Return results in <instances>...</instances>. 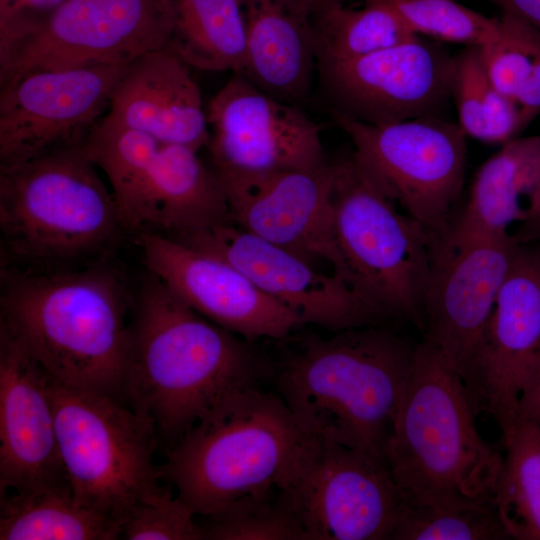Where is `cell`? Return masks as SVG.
Returning <instances> with one entry per match:
<instances>
[{"mask_svg":"<svg viewBox=\"0 0 540 540\" xmlns=\"http://www.w3.org/2000/svg\"><path fill=\"white\" fill-rule=\"evenodd\" d=\"M518 417L540 426V351L521 389L518 400Z\"/></svg>","mask_w":540,"mask_h":540,"instance_id":"obj_37","label":"cell"},{"mask_svg":"<svg viewBox=\"0 0 540 540\" xmlns=\"http://www.w3.org/2000/svg\"><path fill=\"white\" fill-rule=\"evenodd\" d=\"M210 166L220 182L325 166L323 126L237 73L206 108Z\"/></svg>","mask_w":540,"mask_h":540,"instance_id":"obj_13","label":"cell"},{"mask_svg":"<svg viewBox=\"0 0 540 540\" xmlns=\"http://www.w3.org/2000/svg\"><path fill=\"white\" fill-rule=\"evenodd\" d=\"M479 50L489 80L518 104L525 126L540 114V31L503 13L497 36Z\"/></svg>","mask_w":540,"mask_h":540,"instance_id":"obj_30","label":"cell"},{"mask_svg":"<svg viewBox=\"0 0 540 540\" xmlns=\"http://www.w3.org/2000/svg\"><path fill=\"white\" fill-rule=\"evenodd\" d=\"M59 453L75 498L121 525L164 487L153 421L110 396L72 389L50 377Z\"/></svg>","mask_w":540,"mask_h":540,"instance_id":"obj_8","label":"cell"},{"mask_svg":"<svg viewBox=\"0 0 540 540\" xmlns=\"http://www.w3.org/2000/svg\"><path fill=\"white\" fill-rule=\"evenodd\" d=\"M331 170L334 233L351 287L379 318H405L423 329L429 235L397 210L353 153Z\"/></svg>","mask_w":540,"mask_h":540,"instance_id":"obj_7","label":"cell"},{"mask_svg":"<svg viewBox=\"0 0 540 540\" xmlns=\"http://www.w3.org/2000/svg\"><path fill=\"white\" fill-rule=\"evenodd\" d=\"M455 59L420 36L344 62L316 78L333 118L386 124L437 112L452 95Z\"/></svg>","mask_w":540,"mask_h":540,"instance_id":"obj_15","label":"cell"},{"mask_svg":"<svg viewBox=\"0 0 540 540\" xmlns=\"http://www.w3.org/2000/svg\"><path fill=\"white\" fill-rule=\"evenodd\" d=\"M540 351V249L519 247L498 293L478 363L482 409L501 432L519 419L518 400Z\"/></svg>","mask_w":540,"mask_h":540,"instance_id":"obj_20","label":"cell"},{"mask_svg":"<svg viewBox=\"0 0 540 540\" xmlns=\"http://www.w3.org/2000/svg\"><path fill=\"white\" fill-rule=\"evenodd\" d=\"M169 47L190 67L232 74L246 66V26L241 0H173Z\"/></svg>","mask_w":540,"mask_h":540,"instance_id":"obj_26","label":"cell"},{"mask_svg":"<svg viewBox=\"0 0 540 540\" xmlns=\"http://www.w3.org/2000/svg\"><path fill=\"white\" fill-rule=\"evenodd\" d=\"M199 518L201 540H308L279 493Z\"/></svg>","mask_w":540,"mask_h":540,"instance_id":"obj_33","label":"cell"},{"mask_svg":"<svg viewBox=\"0 0 540 540\" xmlns=\"http://www.w3.org/2000/svg\"><path fill=\"white\" fill-rule=\"evenodd\" d=\"M416 345L373 325L308 335L271 365L275 392L309 436L385 461Z\"/></svg>","mask_w":540,"mask_h":540,"instance_id":"obj_3","label":"cell"},{"mask_svg":"<svg viewBox=\"0 0 540 540\" xmlns=\"http://www.w3.org/2000/svg\"><path fill=\"white\" fill-rule=\"evenodd\" d=\"M312 438L275 391L251 386L201 417L165 454L159 475L197 517L208 516L279 493Z\"/></svg>","mask_w":540,"mask_h":540,"instance_id":"obj_4","label":"cell"},{"mask_svg":"<svg viewBox=\"0 0 540 540\" xmlns=\"http://www.w3.org/2000/svg\"><path fill=\"white\" fill-rule=\"evenodd\" d=\"M331 163L222 182L231 222L283 247L351 286L339 251L331 205ZM354 290V289H353Z\"/></svg>","mask_w":540,"mask_h":540,"instance_id":"obj_17","label":"cell"},{"mask_svg":"<svg viewBox=\"0 0 540 540\" xmlns=\"http://www.w3.org/2000/svg\"><path fill=\"white\" fill-rule=\"evenodd\" d=\"M461 377L428 341L417 343L384 457L405 500L496 503L502 453L480 435Z\"/></svg>","mask_w":540,"mask_h":540,"instance_id":"obj_5","label":"cell"},{"mask_svg":"<svg viewBox=\"0 0 540 540\" xmlns=\"http://www.w3.org/2000/svg\"><path fill=\"white\" fill-rule=\"evenodd\" d=\"M334 120L385 193L430 238L444 232L464 182L466 135L460 126L437 116L386 124Z\"/></svg>","mask_w":540,"mask_h":540,"instance_id":"obj_9","label":"cell"},{"mask_svg":"<svg viewBox=\"0 0 540 540\" xmlns=\"http://www.w3.org/2000/svg\"><path fill=\"white\" fill-rule=\"evenodd\" d=\"M245 75L267 94L301 108L316 77L311 14L304 0H241Z\"/></svg>","mask_w":540,"mask_h":540,"instance_id":"obj_22","label":"cell"},{"mask_svg":"<svg viewBox=\"0 0 540 540\" xmlns=\"http://www.w3.org/2000/svg\"><path fill=\"white\" fill-rule=\"evenodd\" d=\"M540 205V137L512 139L477 171L459 217L437 235L449 243L511 235Z\"/></svg>","mask_w":540,"mask_h":540,"instance_id":"obj_23","label":"cell"},{"mask_svg":"<svg viewBox=\"0 0 540 540\" xmlns=\"http://www.w3.org/2000/svg\"><path fill=\"white\" fill-rule=\"evenodd\" d=\"M122 525L78 501L69 483L0 495V540H115Z\"/></svg>","mask_w":540,"mask_h":540,"instance_id":"obj_25","label":"cell"},{"mask_svg":"<svg viewBox=\"0 0 540 540\" xmlns=\"http://www.w3.org/2000/svg\"><path fill=\"white\" fill-rule=\"evenodd\" d=\"M452 95L465 135L506 143L524 127L518 104L489 80L478 47H468L455 58Z\"/></svg>","mask_w":540,"mask_h":540,"instance_id":"obj_31","label":"cell"},{"mask_svg":"<svg viewBox=\"0 0 540 540\" xmlns=\"http://www.w3.org/2000/svg\"><path fill=\"white\" fill-rule=\"evenodd\" d=\"M309 10L317 65L357 59L417 37L384 1L361 7L327 2Z\"/></svg>","mask_w":540,"mask_h":540,"instance_id":"obj_27","label":"cell"},{"mask_svg":"<svg viewBox=\"0 0 540 540\" xmlns=\"http://www.w3.org/2000/svg\"><path fill=\"white\" fill-rule=\"evenodd\" d=\"M497 505L438 506L405 500L391 540H506Z\"/></svg>","mask_w":540,"mask_h":540,"instance_id":"obj_32","label":"cell"},{"mask_svg":"<svg viewBox=\"0 0 540 540\" xmlns=\"http://www.w3.org/2000/svg\"><path fill=\"white\" fill-rule=\"evenodd\" d=\"M127 65L35 70L0 87V168L82 146Z\"/></svg>","mask_w":540,"mask_h":540,"instance_id":"obj_14","label":"cell"},{"mask_svg":"<svg viewBox=\"0 0 540 540\" xmlns=\"http://www.w3.org/2000/svg\"><path fill=\"white\" fill-rule=\"evenodd\" d=\"M136 237L148 272L215 324L250 341L285 339L302 324L225 259L151 231Z\"/></svg>","mask_w":540,"mask_h":540,"instance_id":"obj_18","label":"cell"},{"mask_svg":"<svg viewBox=\"0 0 540 540\" xmlns=\"http://www.w3.org/2000/svg\"><path fill=\"white\" fill-rule=\"evenodd\" d=\"M173 0H66L0 69V87L35 70L127 65L169 46Z\"/></svg>","mask_w":540,"mask_h":540,"instance_id":"obj_12","label":"cell"},{"mask_svg":"<svg viewBox=\"0 0 540 540\" xmlns=\"http://www.w3.org/2000/svg\"><path fill=\"white\" fill-rule=\"evenodd\" d=\"M522 242L515 235L449 243L430 238L424 340L461 377L482 410L478 363L498 293Z\"/></svg>","mask_w":540,"mask_h":540,"instance_id":"obj_11","label":"cell"},{"mask_svg":"<svg viewBox=\"0 0 540 540\" xmlns=\"http://www.w3.org/2000/svg\"><path fill=\"white\" fill-rule=\"evenodd\" d=\"M66 0H0V69Z\"/></svg>","mask_w":540,"mask_h":540,"instance_id":"obj_36","label":"cell"},{"mask_svg":"<svg viewBox=\"0 0 540 540\" xmlns=\"http://www.w3.org/2000/svg\"><path fill=\"white\" fill-rule=\"evenodd\" d=\"M190 68L169 46L135 59L128 64L104 117L161 143L199 151L208 144L209 126Z\"/></svg>","mask_w":540,"mask_h":540,"instance_id":"obj_21","label":"cell"},{"mask_svg":"<svg viewBox=\"0 0 540 540\" xmlns=\"http://www.w3.org/2000/svg\"><path fill=\"white\" fill-rule=\"evenodd\" d=\"M523 231L515 235L521 242L529 238L540 239V205L531 217L523 223Z\"/></svg>","mask_w":540,"mask_h":540,"instance_id":"obj_39","label":"cell"},{"mask_svg":"<svg viewBox=\"0 0 540 540\" xmlns=\"http://www.w3.org/2000/svg\"><path fill=\"white\" fill-rule=\"evenodd\" d=\"M279 497L308 540L391 539L404 501L383 459L316 438Z\"/></svg>","mask_w":540,"mask_h":540,"instance_id":"obj_10","label":"cell"},{"mask_svg":"<svg viewBox=\"0 0 540 540\" xmlns=\"http://www.w3.org/2000/svg\"><path fill=\"white\" fill-rule=\"evenodd\" d=\"M0 325L59 384L125 401L133 298L113 268L5 269Z\"/></svg>","mask_w":540,"mask_h":540,"instance_id":"obj_2","label":"cell"},{"mask_svg":"<svg viewBox=\"0 0 540 540\" xmlns=\"http://www.w3.org/2000/svg\"><path fill=\"white\" fill-rule=\"evenodd\" d=\"M161 142L105 117L82 145L88 158L106 175L127 232L136 234L149 172Z\"/></svg>","mask_w":540,"mask_h":540,"instance_id":"obj_28","label":"cell"},{"mask_svg":"<svg viewBox=\"0 0 540 540\" xmlns=\"http://www.w3.org/2000/svg\"><path fill=\"white\" fill-rule=\"evenodd\" d=\"M417 36L482 47L500 29V18L480 14L455 0H386Z\"/></svg>","mask_w":540,"mask_h":540,"instance_id":"obj_34","label":"cell"},{"mask_svg":"<svg viewBox=\"0 0 540 540\" xmlns=\"http://www.w3.org/2000/svg\"><path fill=\"white\" fill-rule=\"evenodd\" d=\"M345 1H347V0H304L306 5L308 6V8H311V7L319 5V4L327 3V2H342V3H345ZM361 1H363V2H371V1H386V0H361Z\"/></svg>","mask_w":540,"mask_h":540,"instance_id":"obj_40","label":"cell"},{"mask_svg":"<svg viewBox=\"0 0 540 540\" xmlns=\"http://www.w3.org/2000/svg\"><path fill=\"white\" fill-rule=\"evenodd\" d=\"M97 169L82 146L0 168L2 247L16 269H65L127 232Z\"/></svg>","mask_w":540,"mask_h":540,"instance_id":"obj_6","label":"cell"},{"mask_svg":"<svg viewBox=\"0 0 540 540\" xmlns=\"http://www.w3.org/2000/svg\"><path fill=\"white\" fill-rule=\"evenodd\" d=\"M250 340L215 324L148 272L133 305L124 396L165 454L227 395L271 376Z\"/></svg>","mask_w":540,"mask_h":540,"instance_id":"obj_1","label":"cell"},{"mask_svg":"<svg viewBox=\"0 0 540 540\" xmlns=\"http://www.w3.org/2000/svg\"><path fill=\"white\" fill-rule=\"evenodd\" d=\"M49 382L36 358L0 325V495L69 483Z\"/></svg>","mask_w":540,"mask_h":540,"instance_id":"obj_19","label":"cell"},{"mask_svg":"<svg viewBox=\"0 0 540 540\" xmlns=\"http://www.w3.org/2000/svg\"><path fill=\"white\" fill-rule=\"evenodd\" d=\"M232 223L222 184L198 150L161 143L149 172L139 230L180 238Z\"/></svg>","mask_w":540,"mask_h":540,"instance_id":"obj_24","label":"cell"},{"mask_svg":"<svg viewBox=\"0 0 540 540\" xmlns=\"http://www.w3.org/2000/svg\"><path fill=\"white\" fill-rule=\"evenodd\" d=\"M496 489L501 520L516 540H540V426L518 421L502 433Z\"/></svg>","mask_w":540,"mask_h":540,"instance_id":"obj_29","label":"cell"},{"mask_svg":"<svg viewBox=\"0 0 540 540\" xmlns=\"http://www.w3.org/2000/svg\"><path fill=\"white\" fill-rule=\"evenodd\" d=\"M193 510L175 493L137 506L122 525L127 540H201Z\"/></svg>","mask_w":540,"mask_h":540,"instance_id":"obj_35","label":"cell"},{"mask_svg":"<svg viewBox=\"0 0 540 540\" xmlns=\"http://www.w3.org/2000/svg\"><path fill=\"white\" fill-rule=\"evenodd\" d=\"M173 239L225 259L302 324L338 332L373 325L380 319L340 278L233 223Z\"/></svg>","mask_w":540,"mask_h":540,"instance_id":"obj_16","label":"cell"},{"mask_svg":"<svg viewBox=\"0 0 540 540\" xmlns=\"http://www.w3.org/2000/svg\"><path fill=\"white\" fill-rule=\"evenodd\" d=\"M503 13L511 14L540 31V0H490Z\"/></svg>","mask_w":540,"mask_h":540,"instance_id":"obj_38","label":"cell"}]
</instances>
